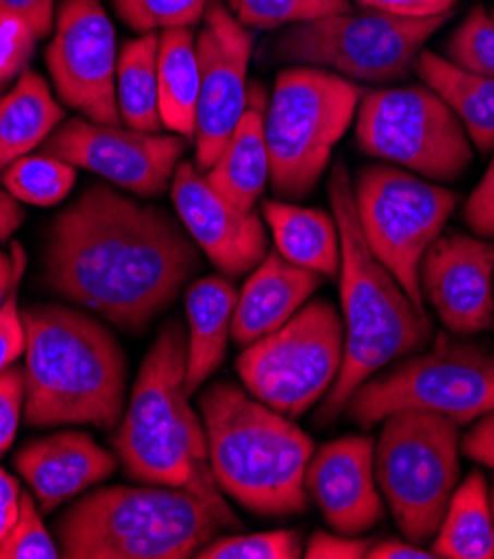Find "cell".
I'll use <instances>...</instances> for the list:
<instances>
[{"label":"cell","instance_id":"obj_1","mask_svg":"<svg viewBox=\"0 0 494 559\" xmlns=\"http://www.w3.org/2000/svg\"><path fill=\"white\" fill-rule=\"evenodd\" d=\"M201 270V248L181 218L105 183L53 218L45 284L128 332H143Z\"/></svg>","mask_w":494,"mask_h":559},{"label":"cell","instance_id":"obj_2","mask_svg":"<svg viewBox=\"0 0 494 559\" xmlns=\"http://www.w3.org/2000/svg\"><path fill=\"white\" fill-rule=\"evenodd\" d=\"M329 203L341 235V319L346 330L344 366L318 408L316 421H335L354 390L378 370L421 350L432 334L430 319L383 265L363 239L354 181L348 167L337 163L329 177Z\"/></svg>","mask_w":494,"mask_h":559},{"label":"cell","instance_id":"obj_3","mask_svg":"<svg viewBox=\"0 0 494 559\" xmlns=\"http://www.w3.org/2000/svg\"><path fill=\"white\" fill-rule=\"evenodd\" d=\"M21 314L27 332L25 421L115 430L128 388V361L115 334L94 317L57 304L29 306Z\"/></svg>","mask_w":494,"mask_h":559},{"label":"cell","instance_id":"obj_4","mask_svg":"<svg viewBox=\"0 0 494 559\" xmlns=\"http://www.w3.org/2000/svg\"><path fill=\"white\" fill-rule=\"evenodd\" d=\"M198 404L209 468L224 495L267 518L308 511L305 471L316 445L305 430L230 381L212 383Z\"/></svg>","mask_w":494,"mask_h":559},{"label":"cell","instance_id":"obj_5","mask_svg":"<svg viewBox=\"0 0 494 559\" xmlns=\"http://www.w3.org/2000/svg\"><path fill=\"white\" fill-rule=\"evenodd\" d=\"M239 528L230 507L190 486H107L79 499L59 520L61 557L185 559Z\"/></svg>","mask_w":494,"mask_h":559},{"label":"cell","instance_id":"obj_6","mask_svg":"<svg viewBox=\"0 0 494 559\" xmlns=\"http://www.w3.org/2000/svg\"><path fill=\"white\" fill-rule=\"evenodd\" d=\"M185 372L188 330L181 321H168L143 359L115 449L130 477L190 486L212 504L228 507L209 468L203 419L185 393Z\"/></svg>","mask_w":494,"mask_h":559},{"label":"cell","instance_id":"obj_7","mask_svg":"<svg viewBox=\"0 0 494 559\" xmlns=\"http://www.w3.org/2000/svg\"><path fill=\"white\" fill-rule=\"evenodd\" d=\"M363 90L329 70L294 66L274 83L265 105L269 181L281 197H305L352 126Z\"/></svg>","mask_w":494,"mask_h":559},{"label":"cell","instance_id":"obj_8","mask_svg":"<svg viewBox=\"0 0 494 559\" xmlns=\"http://www.w3.org/2000/svg\"><path fill=\"white\" fill-rule=\"evenodd\" d=\"M459 426L442 415L401 411L383 419L374 473L401 533L423 544L444 522L459 484Z\"/></svg>","mask_w":494,"mask_h":559},{"label":"cell","instance_id":"obj_9","mask_svg":"<svg viewBox=\"0 0 494 559\" xmlns=\"http://www.w3.org/2000/svg\"><path fill=\"white\" fill-rule=\"evenodd\" d=\"M455 12L432 19H401L365 10L341 12L284 27L269 56L284 63L329 70L350 81L395 83L414 68L430 36Z\"/></svg>","mask_w":494,"mask_h":559},{"label":"cell","instance_id":"obj_10","mask_svg":"<svg viewBox=\"0 0 494 559\" xmlns=\"http://www.w3.org/2000/svg\"><path fill=\"white\" fill-rule=\"evenodd\" d=\"M346 411L361 428L401 411L442 415L466 426L494 411V355L444 337L430 353L408 355L388 372L363 381Z\"/></svg>","mask_w":494,"mask_h":559},{"label":"cell","instance_id":"obj_11","mask_svg":"<svg viewBox=\"0 0 494 559\" xmlns=\"http://www.w3.org/2000/svg\"><path fill=\"white\" fill-rule=\"evenodd\" d=\"M346 348L341 312L327 299L245 346L237 372L248 393L290 419L305 415L335 385Z\"/></svg>","mask_w":494,"mask_h":559},{"label":"cell","instance_id":"obj_12","mask_svg":"<svg viewBox=\"0 0 494 559\" xmlns=\"http://www.w3.org/2000/svg\"><path fill=\"white\" fill-rule=\"evenodd\" d=\"M357 145L370 158L427 181H457L472 163L466 128L427 85L365 92L357 109Z\"/></svg>","mask_w":494,"mask_h":559},{"label":"cell","instance_id":"obj_13","mask_svg":"<svg viewBox=\"0 0 494 559\" xmlns=\"http://www.w3.org/2000/svg\"><path fill=\"white\" fill-rule=\"evenodd\" d=\"M354 203L365 243L425 310L419 267L427 248L444 235L457 194L397 165H368L357 177Z\"/></svg>","mask_w":494,"mask_h":559},{"label":"cell","instance_id":"obj_14","mask_svg":"<svg viewBox=\"0 0 494 559\" xmlns=\"http://www.w3.org/2000/svg\"><path fill=\"white\" fill-rule=\"evenodd\" d=\"M45 61L65 105L94 123H121L117 107V32L100 0H63Z\"/></svg>","mask_w":494,"mask_h":559},{"label":"cell","instance_id":"obj_15","mask_svg":"<svg viewBox=\"0 0 494 559\" xmlns=\"http://www.w3.org/2000/svg\"><path fill=\"white\" fill-rule=\"evenodd\" d=\"M185 150L188 143L179 134L138 132L89 119H70L40 145L43 154L85 167L138 197L168 190Z\"/></svg>","mask_w":494,"mask_h":559},{"label":"cell","instance_id":"obj_16","mask_svg":"<svg viewBox=\"0 0 494 559\" xmlns=\"http://www.w3.org/2000/svg\"><path fill=\"white\" fill-rule=\"evenodd\" d=\"M252 49L254 36L250 29L221 0H212L203 16V29L196 36L201 83L194 145L196 167L203 175L224 152L248 109Z\"/></svg>","mask_w":494,"mask_h":559},{"label":"cell","instance_id":"obj_17","mask_svg":"<svg viewBox=\"0 0 494 559\" xmlns=\"http://www.w3.org/2000/svg\"><path fill=\"white\" fill-rule=\"evenodd\" d=\"M423 304L427 301L450 332L477 334L494 321V243L444 233L419 267Z\"/></svg>","mask_w":494,"mask_h":559},{"label":"cell","instance_id":"obj_18","mask_svg":"<svg viewBox=\"0 0 494 559\" xmlns=\"http://www.w3.org/2000/svg\"><path fill=\"white\" fill-rule=\"evenodd\" d=\"M170 188L185 230L221 274L243 276L265 259L267 235L261 216L218 194L194 163H179Z\"/></svg>","mask_w":494,"mask_h":559},{"label":"cell","instance_id":"obj_19","mask_svg":"<svg viewBox=\"0 0 494 559\" xmlns=\"http://www.w3.org/2000/svg\"><path fill=\"white\" fill-rule=\"evenodd\" d=\"M305 488L335 533L370 531L386 504L374 473V441L348 435L323 443L308 464Z\"/></svg>","mask_w":494,"mask_h":559},{"label":"cell","instance_id":"obj_20","mask_svg":"<svg viewBox=\"0 0 494 559\" xmlns=\"http://www.w3.org/2000/svg\"><path fill=\"white\" fill-rule=\"evenodd\" d=\"M14 464L34 490L43 513L59 509L63 501L117 471V457L79 430H63L25 443Z\"/></svg>","mask_w":494,"mask_h":559},{"label":"cell","instance_id":"obj_21","mask_svg":"<svg viewBox=\"0 0 494 559\" xmlns=\"http://www.w3.org/2000/svg\"><path fill=\"white\" fill-rule=\"evenodd\" d=\"M318 286L321 274L290 263L279 252H267L239 293L232 340L239 346H250L279 330L308 304Z\"/></svg>","mask_w":494,"mask_h":559},{"label":"cell","instance_id":"obj_22","mask_svg":"<svg viewBox=\"0 0 494 559\" xmlns=\"http://www.w3.org/2000/svg\"><path fill=\"white\" fill-rule=\"evenodd\" d=\"M237 299H239V293L226 276H205L188 288L185 393L190 397L226 359Z\"/></svg>","mask_w":494,"mask_h":559},{"label":"cell","instance_id":"obj_23","mask_svg":"<svg viewBox=\"0 0 494 559\" xmlns=\"http://www.w3.org/2000/svg\"><path fill=\"white\" fill-rule=\"evenodd\" d=\"M265 98L258 87L250 92L248 109L224 152L205 173L209 186L243 212H252L269 181L265 143Z\"/></svg>","mask_w":494,"mask_h":559},{"label":"cell","instance_id":"obj_24","mask_svg":"<svg viewBox=\"0 0 494 559\" xmlns=\"http://www.w3.org/2000/svg\"><path fill=\"white\" fill-rule=\"evenodd\" d=\"M261 212L284 259L321 276L339 274L341 235L335 214L274 199L263 201Z\"/></svg>","mask_w":494,"mask_h":559},{"label":"cell","instance_id":"obj_25","mask_svg":"<svg viewBox=\"0 0 494 559\" xmlns=\"http://www.w3.org/2000/svg\"><path fill=\"white\" fill-rule=\"evenodd\" d=\"M65 119L47 81L25 70L14 90L0 98V173L16 158L43 145Z\"/></svg>","mask_w":494,"mask_h":559},{"label":"cell","instance_id":"obj_26","mask_svg":"<svg viewBox=\"0 0 494 559\" xmlns=\"http://www.w3.org/2000/svg\"><path fill=\"white\" fill-rule=\"evenodd\" d=\"M423 85L442 96L479 152L494 150V79L466 72L446 56L423 49L417 59Z\"/></svg>","mask_w":494,"mask_h":559},{"label":"cell","instance_id":"obj_27","mask_svg":"<svg viewBox=\"0 0 494 559\" xmlns=\"http://www.w3.org/2000/svg\"><path fill=\"white\" fill-rule=\"evenodd\" d=\"M201 68L196 36L190 27L162 29L158 34V100L162 128L185 141L196 134Z\"/></svg>","mask_w":494,"mask_h":559},{"label":"cell","instance_id":"obj_28","mask_svg":"<svg viewBox=\"0 0 494 559\" xmlns=\"http://www.w3.org/2000/svg\"><path fill=\"white\" fill-rule=\"evenodd\" d=\"M432 552L446 559H494V515L485 477L472 471L457 484Z\"/></svg>","mask_w":494,"mask_h":559},{"label":"cell","instance_id":"obj_29","mask_svg":"<svg viewBox=\"0 0 494 559\" xmlns=\"http://www.w3.org/2000/svg\"><path fill=\"white\" fill-rule=\"evenodd\" d=\"M117 107L121 121L138 132H160L158 100V34L128 40L117 63Z\"/></svg>","mask_w":494,"mask_h":559},{"label":"cell","instance_id":"obj_30","mask_svg":"<svg viewBox=\"0 0 494 559\" xmlns=\"http://www.w3.org/2000/svg\"><path fill=\"white\" fill-rule=\"evenodd\" d=\"M76 183V167L47 154L21 156L3 170V186L19 201L49 207L61 203Z\"/></svg>","mask_w":494,"mask_h":559},{"label":"cell","instance_id":"obj_31","mask_svg":"<svg viewBox=\"0 0 494 559\" xmlns=\"http://www.w3.org/2000/svg\"><path fill=\"white\" fill-rule=\"evenodd\" d=\"M350 10V0H230V12L248 29H279Z\"/></svg>","mask_w":494,"mask_h":559},{"label":"cell","instance_id":"obj_32","mask_svg":"<svg viewBox=\"0 0 494 559\" xmlns=\"http://www.w3.org/2000/svg\"><path fill=\"white\" fill-rule=\"evenodd\" d=\"M446 59L457 68L494 79V19L474 5L446 45Z\"/></svg>","mask_w":494,"mask_h":559},{"label":"cell","instance_id":"obj_33","mask_svg":"<svg viewBox=\"0 0 494 559\" xmlns=\"http://www.w3.org/2000/svg\"><path fill=\"white\" fill-rule=\"evenodd\" d=\"M212 0H115L119 19L138 34L156 29L194 27L203 21Z\"/></svg>","mask_w":494,"mask_h":559},{"label":"cell","instance_id":"obj_34","mask_svg":"<svg viewBox=\"0 0 494 559\" xmlns=\"http://www.w3.org/2000/svg\"><path fill=\"white\" fill-rule=\"evenodd\" d=\"M299 531H263L252 535H230L203 546L198 559H299L303 557Z\"/></svg>","mask_w":494,"mask_h":559},{"label":"cell","instance_id":"obj_35","mask_svg":"<svg viewBox=\"0 0 494 559\" xmlns=\"http://www.w3.org/2000/svg\"><path fill=\"white\" fill-rule=\"evenodd\" d=\"M61 548L45 528L36 501L32 495L23 492L21 513L8 537L0 544V559H57Z\"/></svg>","mask_w":494,"mask_h":559},{"label":"cell","instance_id":"obj_36","mask_svg":"<svg viewBox=\"0 0 494 559\" xmlns=\"http://www.w3.org/2000/svg\"><path fill=\"white\" fill-rule=\"evenodd\" d=\"M36 40L34 29L23 19L0 12V92L27 70Z\"/></svg>","mask_w":494,"mask_h":559},{"label":"cell","instance_id":"obj_37","mask_svg":"<svg viewBox=\"0 0 494 559\" xmlns=\"http://www.w3.org/2000/svg\"><path fill=\"white\" fill-rule=\"evenodd\" d=\"M25 413V368L10 366L0 372V455L12 445Z\"/></svg>","mask_w":494,"mask_h":559},{"label":"cell","instance_id":"obj_38","mask_svg":"<svg viewBox=\"0 0 494 559\" xmlns=\"http://www.w3.org/2000/svg\"><path fill=\"white\" fill-rule=\"evenodd\" d=\"M27 350V332L23 314L19 310V284L10 299L0 308V372L14 366V361Z\"/></svg>","mask_w":494,"mask_h":559},{"label":"cell","instance_id":"obj_39","mask_svg":"<svg viewBox=\"0 0 494 559\" xmlns=\"http://www.w3.org/2000/svg\"><path fill=\"white\" fill-rule=\"evenodd\" d=\"M463 218L477 237L494 239V156L483 179L466 201Z\"/></svg>","mask_w":494,"mask_h":559},{"label":"cell","instance_id":"obj_40","mask_svg":"<svg viewBox=\"0 0 494 559\" xmlns=\"http://www.w3.org/2000/svg\"><path fill=\"white\" fill-rule=\"evenodd\" d=\"M372 542L357 535L325 533L316 531L308 546L303 548V557L308 559H363L370 550Z\"/></svg>","mask_w":494,"mask_h":559},{"label":"cell","instance_id":"obj_41","mask_svg":"<svg viewBox=\"0 0 494 559\" xmlns=\"http://www.w3.org/2000/svg\"><path fill=\"white\" fill-rule=\"evenodd\" d=\"M363 10L401 19H432L455 12L457 0H357Z\"/></svg>","mask_w":494,"mask_h":559},{"label":"cell","instance_id":"obj_42","mask_svg":"<svg viewBox=\"0 0 494 559\" xmlns=\"http://www.w3.org/2000/svg\"><path fill=\"white\" fill-rule=\"evenodd\" d=\"M0 12L23 19L34 29L36 38L49 36L53 23H57L53 0H0Z\"/></svg>","mask_w":494,"mask_h":559},{"label":"cell","instance_id":"obj_43","mask_svg":"<svg viewBox=\"0 0 494 559\" xmlns=\"http://www.w3.org/2000/svg\"><path fill=\"white\" fill-rule=\"evenodd\" d=\"M463 455L472 462L494 468V411L479 417L461 439Z\"/></svg>","mask_w":494,"mask_h":559},{"label":"cell","instance_id":"obj_44","mask_svg":"<svg viewBox=\"0 0 494 559\" xmlns=\"http://www.w3.org/2000/svg\"><path fill=\"white\" fill-rule=\"evenodd\" d=\"M21 497H23V490L19 481L3 466H0V544H3V539L8 537V533L19 520Z\"/></svg>","mask_w":494,"mask_h":559},{"label":"cell","instance_id":"obj_45","mask_svg":"<svg viewBox=\"0 0 494 559\" xmlns=\"http://www.w3.org/2000/svg\"><path fill=\"white\" fill-rule=\"evenodd\" d=\"M368 559H434L436 555L432 550L421 548L414 542H403V539H386L370 546Z\"/></svg>","mask_w":494,"mask_h":559},{"label":"cell","instance_id":"obj_46","mask_svg":"<svg viewBox=\"0 0 494 559\" xmlns=\"http://www.w3.org/2000/svg\"><path fill=\"white\" fill-rule=\"evenodd\" d=\"M12 252L14 254L0 252V308H3L5 301L10 299L14 286L19 284V278L23 274V267H25L23 248L19 243H14Z\"/></svg>","mask_w":494,"mask_h":559},{"label":"cell","instance_id":"obj_47","mask_svg":"<svg viewBox=\"0 0 494 559\" xmlns=\"http://www.w3.org/2000/svg\"><path fill=\"white\" fill-rule=\"evenodd\" d=\"M25 221V210L21 205V201L8 192L0 190V243L8 241Z\"/></svg>","mask_w":494,"mask_h":559},{"label":"cell","instance_id":"obj_48","mask_svg":"<svg viewBox=\"0 0 494 559\" xmlns=\"http://www.w3.org/2000/svg\"><path fill=\"white\" fill-rule=\"evenodd\" d=\"M490 501H492V515H494V492H492V497H490Z\"/></svg>","mask_w":494,"mask_h":559},{"label":"cell","instance_id":"obj_49","mask_svg":"<svg viewBox=\"0 0 494 559\" xmlns=\"http://www.w3.org/2000/svg\"><path fill=\"white\" fill-rule=\"evenodd\" d=\"M492 19H494V10H492Z\"/></svg>","mask_w":494,"mask_h":559}]
</instances>
